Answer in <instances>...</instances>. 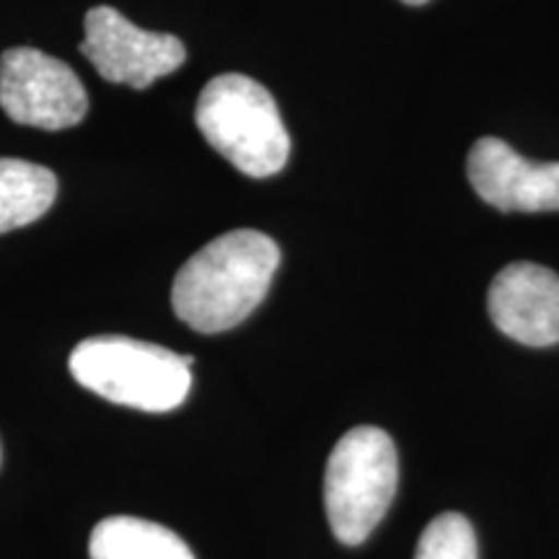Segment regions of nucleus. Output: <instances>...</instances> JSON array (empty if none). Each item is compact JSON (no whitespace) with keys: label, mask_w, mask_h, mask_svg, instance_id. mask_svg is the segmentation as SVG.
Here are the masks:
<instances>
[{"label":"nucleus","mask_w":559,"mask_h":559,"mask_svg":"<svg viewBox=\"0 0 559 559\" xmlns=\"http://www.w3.org/2000/svg\"><path fill=\"white\" fill-rule=\"evenodd\" d=\"M280 247L260 230L239 228L205 243L174 277V313L194 332L218 334L241 324L267 296Z\"/></svg>","instance_id":"nucleus-1"},{"label":"nucleus","mask_w":559,"mask_h":559,"mask_svg":"<svg viewBox=\"0 0 559 559\" xmlns=\"http://www.w3.org/2000/svg\"><path fill=\"white\" fill-rule=\"evenodd\" d=\"M70 373L102 400L143 412H171L190 396L192 355L122 334L88 337L70 353Z\"/></svg>","instance_id":"nucleus-2"},{"label":"nucleus","mask_w":559,"mask_h":559,"mask_svg":"<svg viewBox=\"0 0 559 559\" xmlns=\"http://www.w3.org/2000/svg\"><path fill=\"white\" fill-rule=\"evenodd\" d=\"M194 120L210 148L251 179L275 177L290 156V135L275 96L241 73H223L202 88Z\"/></svg>","instance_id":"nucleus-3"},{"label":"nucleus","mask_w":559,"mask_h":559,"mask_svg":"<svg viewBox=\"0 0 559 559\" xmlns=\"http://www.w3.org/2000/svg\"><path fill=\"white\" fill-rule=\"evenodd\" d=\"M400 459L389 432L373 425L347 430L334 445L324 474V506L334 536L358 547L373 534L396 495Z\"/></svg>","instance_id":"nucleus-4"},{"label":"nucleus","mask_w":559,"mask_h":559,"mask_svg":"<svg viewBox=\"0 0 559 559\" xmlns=\"http://www.w3.org/2000/svg\"><path fill=\"white\" fill-rule=\"evenodd\" d=\"M0 107L13 122L55 132L83 122L88 96L62 60L32 47H11L0 55Z\"/></svg>","instance_id":"nucleus-5"},{"label":"nucleus","mask_w":559,"mask_h":559,"mask_svg":"<svg viewBox=\"0 0 559 559\" xmlns=\"http://www.w3.org/2000/svg\"><path fill=\"white\" fill-rule=\"evenodd\" d=\"M86 37L81 52L109 83L130 88H148L185 66L187 50L174 34L145 32L109 5H96L86 13Z\"/></svg>","instance_id":"nucleus-6"},{"label":"nucleus","mask_w":559,"mask_h":559,"mask_svg":"<svg viewBox=\"0 0 559 559\" xmlns=\"http://www.w3.org/2000/svg\"><path fill=\"white\" fill-rule=\"evenodd\" d=\"M466 174L474 192L500 213L559 210V160L534 164L500 138H479L472 145Z\"/></svg>","instance_id":"nucleus-7"},{"label":"nucleus","mask_w":559,"mask_h":559,"mask_svg":"<svg viewBox=\"0 0 559 559\" xmlns=\"http://www.w3.org/2000/svg\"><path fill=\"white\" fill-rule=\"evenodd\" d=\"M487 309L506 337L528 347L559 345V275L534 262H513L489 285Z\"/></svg>","instance_id":"nucleus-8"},{"label":"nucleus","mask_w":559,"mask_h":559,"mask_svg":"<svg viewBox=\"0 0 559 559\" xmlns=\"http://www.w3.org/2000/svg\"><path fill=\"white\" fill-rule=\"evenodd\" d=\"M91 559H194L181 536L160 523L111 515L91 531Z\"/></svg>","instance_id":"nucleus-9"},{"label":"nucleus","mask_w":559,"mask_h":559,"mask_svg":"<svg viewBox=\"0 0 559 559\" xmlns=\"http://www.w3.org/2000/svg\"><path fill=\"white\" fill-rule=\"evenodd\" d=\"M58 198V177L47 166L0 158V234L39 221Z\"/></svg>","instance_id":"nucleus-10"},{"label":"nucleus","mask_w":559,"mask_h":559,"mask_svg":"<svg viewBox=\"0 0 559 559\" xmlns=\"http://www.w3.org/2000/svg\"><path fill=\"white\" fill-rule=\"evenodd\" d=\"M415 559H477V536L461 513H440L419 536Z\"/></svg>","instance_id":"nucleus-11"},{"label":"nucleus","mask_w":559,"mask_h":559,"mask_svg":"<svg viewBox=\"0 0 559 559\" xmlns=\"http://www.w3.org/2000/svg\"><path fill=\"white\" fill-rule=\"evenodd\" d=\"M402 3H407V5H425V3H428V0H402Z\"/></svg>","instance_id":"nucleus-12"}]
</instances>
